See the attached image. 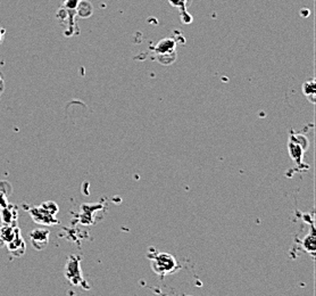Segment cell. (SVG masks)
<instances>
[{
	"label": "cell",
	"mask_w": 316,
	"mask_h": 296,
	"mask_svg": "<svg viewBox=\"0 0 316 296\" xmlns=\"http://www.w3.org/2000/svg\"><path fill=\"white\" fill-rule=\"evenodd\" d=\"M7 196H8L7 194L0 189V209H3V207H5L8 205Z\"/></svg>",
	"instance_id": "ba28073f"
},
{
	"label": "cell",
	"mask_w": 316,
	"mask_h": 296,
	"mask_svg": "<svg viewBox=\"0 0 316 296\" xmlns=\"http://www.w3.org/2000/svg\"><path fill=\"white\" fill-rule=\"evenodd\" d=\"M302 92L311 104L315 103V81L309 80L302 85Z\"/></svg>",
	"instance_id": "52a82bcc"
},
{
	"label": "cell",
	"mask_w": 316,
	"mask_h": 296,
	"mask_svg": "<svg viewBox=\"0 0 316 296\" xmlns=\"http://www.w3.org/2000/svg\"><path fill=\"white\" fill-rule=\"evenodd\" d=\"M58 206L54 202H46L39 207H31L29 209V213L32 216L33 220L37 223L45 224V226H52V224L58 223V220H56L55 215L58 213Z\"/></svg>",
	"instance_id": "7a4b0ae2"
},
{
	"label": "cell",
	"mask_w": 316,
	"mask_h": 296,
	"mask_svg": "<svg viewBox=\"0 0 316 296\" xmlns=\"http://www.w3.org/2000/svg\"><path fill=\"white\" fill-rule=\"evenodd\" d=\"M187 0H170V3H172L173 6L181 7L182 11H184V4H186Z\"/></svg>",
	"instance_id": "9c48e42d"
},
{
	"label": "cell",
	"mask_w": 316,
	"mask_h": 296,
	"mask_svg": "<svg viewBox=\"0 0 316 296\" xmlns=\"http://www.w3.org/2000/svg\"><path fill=\"white\" fill-rule=\"evenodd\" d=\"M148 259L150 260L152 271L161 277L171 275L181 268L174 256L169 253L153 252L152 254H148Z\"/></svg>",
	"instance_id": "6da1fadb"
},
{
	"label": "cell",
	"mask_w": 316,
	"mask_h": 296,
	"mask_svg": "<svg viewBox=\"0 0 316 296\" xmlns=\"http://www.w3.org/2000/svg\"><path fill=\"white\" fill-rule=\"evenodd\" d=\"M30 238L34 249L41 251L46 249L49 241V230H34L30 233Z\"/></svg>",
	"instance_id": "277c9868"
},
{
	"label": "cell",
	"mask_w": 316,
	"mask_h": 296,
	"mask_svg": "<svg viewBox=\"0 0 316 296\" xmlns=\"http://www.w3.org/2000/svg\"><path fill=\"white\" fill-rule=\"evenodd\" d=\"M8 249H10L11 253H13L15 256H21L24 253L25 243L21 236L20 230L17 231V236L14 237V240L8 243Z\"/></svg>",
	"instance_id": "8992f818"
},
{
	"label": "cell",
	"mask_w": 316,
	"mask_h": 296,
	"mask_svg": "<svg viewBox=\"0 0 316 296\" xmlns=\"http://www.w3.org/2000/svg\"><path fill=\"white\" fill-rule=\"evenodd\" d=\"M2 219L5 226H15L17 220V209L13 205H7L2 209Z\"/></svg>",
	"instance_id": "5b68a950"
},
{
	"label": "cell",
	"mask_w": 316,
	"mask_h": 296,
	"mask_svg": "<svg viewBox=\"0 0 316 296\" xmlns=\"http://www.w3.org/2000/svg\"><path fill=\"white\" fill-rule=\"evenodd\" d=\"M81 259L78 256L71 255L67 260L66 267H65V277L75 286L85 285V279H83L81 267H80ZM85 287V286H83Z\"/></svg>",
	"instance_id": "3957f363"
}]
</instances>
